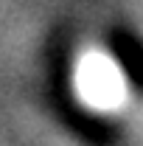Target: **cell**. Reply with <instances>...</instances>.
Returning <instances> with one entry per match:
<instances>
[{"label":"cell","instance_id":"cell-1","mask_svg":"<svg viewBox=\"0 0 143 146\" xmlns=\"http://www.w3.org/2000/svg\"><path fill=\"white\" fill-rule=\"evenodd\" d=\"M115 62H109L104 56H90L79 70V87L87 96V101H93L95 107H109L121 98L124 84L118 79V70L112 68Z\"/></svg>","mask_w":143,"mask_h":146}]
</instances>
